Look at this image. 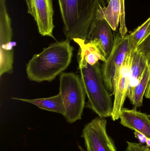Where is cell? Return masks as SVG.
<instances>
[{
    "instance_id": "obj_1",
    "label": "cell",
    "mask_w": 150,
    "mask_h": 151,
    "mask_svg": "<svg viewBox=\"0 0 150 151\" xmlns=\"http://www.w3.org/2000/svg\"><path fill=\"white\" fill-rule=\"evenodd\" d=\"M70 40L57 42L33 55L26 65L27 77L32 81L51 82L68 68L71 63L73 47Z\"/></svg>"
},
{
    "instance_id": "obj_2",
    "label": "cell",
    "mask_w": 150,
    "mask_h": 151,
    "mask_svg": "<svg viewBox=\"0 0 150 151\" xmlns=\"http://www.w3.org/2000/svg\"><path fill=\"white\" fill-rule=\"evenodd\" d=\"M66 38L87 40L99 9L106 0H58Z\"/></svg>"
},
{
    "instance_id": "obj_3",
    "label": "cell",
    "mask_w": 150,
    "mask_h": 151,
    "mask_svg": "<svg viewBox=\"0 0 150 151\" xmlns=\"http://www.w3.org/2000/svg\"><path fill=\"white\" fill-rule=\"evenodd\" d=\"M80 77L88 97V108L105 118L111 117L113 104L112 94L106 88L99 63L93 66L78 58Z\"/></svg>"
},
{
    "instance_id": "obj_4",
    "label": "cell",
    "mask_w": 150,
    "mask_h": 151,
    "mask_svg": "<svg viewBox=\"0 0 150 151\" xmlns=\"http://www.w3.org/2000/svg\"><path fill=\"white\" fill-rule=\"evenodd\" d=\"M60 93L65 109L66 120L73 123L82 119L85 93L81 77L72 72L60 74Z\"/></svg>"
},
{
    "instance_id": "obj_5",
    "label": "cell",
    "mask_w": 150,
    "mask_h": 151,
    "mask_svg": "<svg viewBox=\"0 0 150 151\" xmlns=\"http://www.w3.org/2000/svg\"><path fill=\"white\" fill-rule=\"evenodd\" d=\"M128 39L129 35L122 37L119 33L117 34L112 52L101 66L104 84L112 95L114 93V79L119 73L129 51Z\"/></svg>"
},
{
    "instance_id": "obj_6",
    "label": "cell",
    "mask_w": 150,
    "mask_h": 151,
    "mask_svg": "<svg viewBox=\"0 0 150 151\" xmlns=\"http://www.w3.org/2000/svg\"><path fill=\"white\" fill-rule=\"evenodd\" d=\"M107 122L99 117L85 126L82 132L86 151H117L113 139L107 131Z\"/></svg>"
},
{
    "instance_id": "obj_7",
    "label": "cell",
    "mask_w": 150,
    "mask_h": 151,
    "mask_svg": "<svg viewBox=\"0 0 150 151\" xmlns=\"http://www.w3.org/2000/svg\"><path fill=\"white\" fill-rule=\"evenodd\" d=\"M27 12L37 24L39 32L43 36L55 39L53 35L54 10L53 0H25Z\"/></svg>"
},
{
    "instance_id": "obj_8",
    "label": "cell",
    "mask_w": 150,
    "mask_h": 151,
    "mask_svg": "<svg viewBox=\"0 0 150 151\" xmlns=\"http://www.w3.org/2000/svg\"><path fill=\"white\" fill-rule=\"evenodd\" d=\"M131 61V53L128 51L118 75L113 80L114 99L111 117L114 121L120 119L124 102L127 96L130 83Z\"/></svg>"
},
{
    "instance_id": "obj_9",
    "label": "cell",
    "mask_w": 150,
    "mask_h": 151,
    "mask_svg": "<svg viewBox=\"0 0 150 151\" xmlns=\"http://www.w3.org/2000/svg\"><path fill=\"white\" fill-rule=\"evenodd\" d=\"M96 19L105 20L113 31L117 30L120 21L119 33L122 37L127 35V29L125 22L124 0H109L107 6L99 9Z\"/></svg>"
},
{
    "instance_id": "obj_10",
    "label": "cell",
    "mask_w": 150,
    "mask_h": 151,
    "mask_svg": "<svg viewBox=\"0 0 150 151\" xmlns=\"http://www.w3.org/2000/svg\"><path fill=\"white\" fill-rule=\"evenodd\" d=\"M112 31L105 20L96 19L90 29L86 40L92 41L97 45L106 60L114 44V37Z\"/></svg>"
},
{
    "instance_id": "obj_11",
    "label": "cell",
    "mask_w": 150,
    "mask_h": 151,
    "mask_svg": "<svg viewBox=\"0 0 150 151\" xmlns=\"http://www.w3.org/2000/svg\"><path fill=\"white\" fill-rule=\"evenodd\" d=\"M120 123L126 127L140 132L150 138V120L149 115L136 109L123 108L121 113Z\"/></svg>"
},
{
    "instance_id": "obj_12",
    "label": "cell",
    "mask_w": 150,
    "mask_h": 151,
    "mask_svg": "<svg viewBox=\"0 0 150 151\" xmlns=\"http://www.w3.org/2000/svg\"><path fill=\"white\" fill-rule=\"evenodd\" d=\"M73 40L79 46V59L91 66L99 63L100 60L103 62L106 61L100 49L94 42L81 39H74Z\"/></svg>"
},
{
    "instance_id": "obj_13",
    "label": "cell",
    "mask_w": 150,
    "mask_h": 151,
    "mask_svg": "<svg viewBox=\"0 0 150 151\" xmlns=\"http://www.w3.org/2000/svg\"><path fill=\"white\" fill-rule=\"evenodd\" d=\"M14 100H19L27 102L36 106L40 109L49 111L54 112L61 114L63 116L65 115V109L60 93L58 95L45 98H38L35 99L11 98Z\"/></svg>"
},
{
    "instance_id": "obj_14",
    "label": "cell",
    "mask_w": 150,
    "mask_h": 151,
    "mask_svg": "<svg viewBox=\"0 0 150 151\" xmlns=\"http://www.w3.org/2000/svg\"><path fill=\"white\" fill-rule=\"evenodd\" d=\"M150 79V66L148 63L138 84L135 87L129 89L128 91L127 97L134 109H136L142 106L144 96H145Z\"/></svg>"
},
{
    "instance_id": "obj_15",
    "label": "cell",
    "mask_w": 150,
    "mask_h": 151,
    "mask_svg": "<svg viewBox=\"0 0 150 151\" xmlns=\"http://www.w3.org/2000/svg\"><path fill=\"white\" fill-rule=\"evenodd\" d=\"M130 52V80L129 89L133 88L138 84L148 63V61L144 55L137 49Z\"/></svg>"
},
{
    "instance_id": "obj_16",
    "label": "cell",
    "mask_w": 150,
    "mask_h": 151,
    "mask_svg": "<svg viewBox=\"0 0 150 151\" xmlns=\"http://www.w3.org/2000/svg\"><path fill=\"white\" fill-rule=\"evenodd\" d=\"M150 24V17L141 25L129 35V51H133L137 49L140 42L144 40Z\"/></svg>"
},
{
    "instance_id": "obj_17",
    "label": "cell",
    "mask_w": 150,
    "mask_h": 151,
    "mask_svg": "<svg viewBox=\"0 0 150 151\" xmlns=\"http://www.w3.org/2000/svg\"><path fill=\"white\" fill-rule=\"evenodd\" d=\"M137 49L144 55L148 61V64L150 66V34L140 42ZM145 96L146 98L150 99V79Z\"/></svg>"
},
{
    "instance_id": "obj_18",
    "label": "cell",
    "mask_w": 150,
    "mask_h": 151,
    "mask_svg": "<svg viewBox=\"0 0 150 151\" xmlns=\"http://www.w3.org/2000/svg\"><path fill=\"white\" fill-rule=\"evenodd\" d=\"M127 150L129 151H146L141 143L127 142Z\"/></svg>"
},
{
    "instance_id": "obj_19",
    "label": "cell",
    "mask_w": 150,
    "mask_h": 151,
    "mask_svg": "<svg viewBox=\"0 0 150 151\" xmlns=\"http://www.w3.org/2000/svg\"><path fill=\"white\" fill-rule=\"evenodd\" d=\"M134 134L136 138H137L141 144L145 143L147 141V137L143 134H141L140 132H137V131H134Z\"/></svg>"
},
{
    "instance_id": "obj_20",
    "label": "cell",
    "mask_w": 150,
    "mask_h": 151,
    "mask_svg": "<svg viewBox=\"0 0 150 151\" xmlns=\"http://www.w3.org/2000/svg\"><path fill=\"white\" fill-rule=\"evenodd\" d=\"M150 34V24L149 25V27H148V30H147V33H146V35H145V37H144V40L145 38H146L147 36H149V35Z\"/></svg>"
},
{
    "instance_id": "obj_21",
    "label": "cell",
    "mask_w": 150,
    "mask_h": 151,
    "mask_svg": "<svg viewBox=\"0 0 150 151\" xmlns=\"http://www.w3.org/2000/svg\"><path fill=\"white\" fill-rule=\"evenodd\" d=\"M146 143L147 147L150 148V138H147Z\"/></svg>"
},
{
    "instance_id": "obj_22",
    "label": "cell",
    "mask_w": 150,
    "mask_h": 151,
    "mask_svg": "<svg viewBox=\"0 0 150 151\" xmlns=\"http://www.w3.org/2000/svg\"><path fill=\"white\" fill-rule=\"evenodd\" d=\"M143 147L144 149V150H145V151H150V148L147 147V146H144V145H143Z\"/></svg>"
},
{
    "instance_id": "obj_23",
    "label": "cell",
    "mask_w": 150,
    "mask_h": 151,
    "mask_svg": "<svg viewBox=\"0 0 150 151\" xmlns=\"http://www.w3.org/2000/svg\"><path fill=\"white\" fill-rule=\"evenodd\" d=\"M78 149H79V150H80V151H85V150L82 147V146L79 145H78Z\"/></svg>"
},
{
    "instance_id": "obj_24",
    "label": "cell",
    "mask_w": 150,
    "mask_h": 151,
    "mask_svg": "<svg viewBox=\"0 0 150 151\" xmlns=\"http://www.w3.org/2000/svg\"><path fill=\"white\" fill-rule=\"evenodd\" d=\"M149 119L150 120V115H149Z\"/></svg>"
},
{
    "instance_id": "obj_25",
    "label": "cell",
    "mask_w": 150,
    "mask_h": 151,
    "mask_svg": "<svg viewBox=\"0 0 150 151\" xmlns=\"http://www.w3.org/2000/svg\"><path fill=\"white\" fill-rule=\"evenodd\" d=\"M106 1H107L108 2V1H109V0H106Z\"/></svg>"
},
{
    "instance_id": "obj_26",
    "label": "cell",
    "mask_w": 150,
    "mask_h": 151,
    "mask_svg": "<svg viewBox=\"0 0 150 151\" xmlns=\"http://www.w3.org/2000/svg\"><path fill=\"white\" fill-rule=\"evenodd\" d=\"M126 151H129L128 150H126Z\"/></svg>"
}]
</instances>
